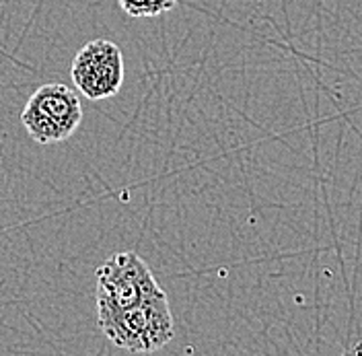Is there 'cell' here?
I'll return each instance as SVG.
<instances>
[{
  "label": "cell",
  "mask_w": 362,
  "mask_h": 356,
  "mask_svg": "<svg viewBox=\"0 0 362 356\" xmlns=\"http://www.w3.org/2000/svg\"><path fill=\"white\" fill-rule=\"evenodd\" d=\"M97 323L117 348L138 355L157 352L175 335V321L165 290L124 311L97 315Z\"/></svg>",
  "instance_id": "cell-1"
},
{
  "label": "cell",
  "mask_w": 362,
  "mask_h": 356,
  "mask_svg": "<svg viewBox=\"0 0 362 356\" xmlns=\"http://www.w3.org/2000/svg\"><path fill=\"white\" fill-rule=\"evenodd\" d=\"M158 292L153 270L136 251L115 253L97 268V315L124 311Z\"/></svg>",
  "instance_id": "cell-2"
},
{
  "label": "cell",
  "mask_w": 362,
  "mask_h": 356,
  "mask_svg": "<svg viewBox=\"0 0 362 356\" xmlns=\"http://www.w3.org/2000/svg\"><path fill=\"white\" fill-rule=\"evenodd\" d=\"M83 122V105L74 91L49 83L35 91L21 112V124L37 144H54L70 138Z\"/></svg>",
  "instance_id": "cell-3"
},
{
  "label": "cell",
  "mask_w": 362,
  "mask_h": 356,
  "mask_svg": "<svg viewBox=\"0 0 362 356\" xmlns=\"http://www.w3.org/2000/svg\"><path fill=\"white\" fill-rule=\"evenodd\" d=\"M70 76L78 93L90 101L113 97L124 85V56L110 40L85 44L70 64Z\"/></svg>",
  "instance_id": "cell-4"
},
{
  "label": "cell",
  "mask_w": 362,
  "mask_h": 356,
  "mask_svg": "<svg viewBox=\"0 0 362 356\" xmlns=\"http://www.w3.org/2000/svg\"><path fill=\"white\" fill-rule=\"evenodd\" d=\"M119 8L128 15V17H158L167 11H171L177 0H117Z\"/></svg>",
  "instance_id": "cell-5"
}]
</instances>
